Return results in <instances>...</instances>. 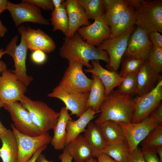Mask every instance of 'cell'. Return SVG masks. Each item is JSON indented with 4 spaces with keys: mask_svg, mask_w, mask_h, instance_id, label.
<instances>
[{
    "mask_svg": "<svg viewBox=\"0 0 162 162\" xmlns=\"http://www.w3.org/2000/svg\"><path fill=\"white\" fill-rule=\"evenodd\" d=\"M86 162H97V160L94 158L92 157Z\"/></svg>",
    "mask_w": 162,
    "mask_h": 162,
    "instance_id": "db71d44e",
    "label": "cell"
},
{
    "mask_svg": "<svg viewBox=\"0 0 162 162\" xmlns=\"http://www.w3.org/2000/svg\"><path fill=\"white\" fill-rule=\"evenodd\" d=\"M10 126L17 143V162H27L39 148L50 143L52 137L48 132L37 136H31L19 132L13 124Z\"/></svg>",
    "mask_w": 162,
    "mask_h": 162,
    "instance_id": "9c48e42d",
    "label": "cell"
},
{
    "mask_svg": "<svg viewBox=\"0 0 162 162\" xmlns=\"http://www.w3.org/2000/svg\"><path fill=\"white\" fill-rule=\"evenodd\" d=\"M148 37L153 46L162 49V36L158 32H153L148 34Z\"/></svg>",
    "mask_w": 162,
    "mask_h": 162,
    "instance_id": "60d3db41",
    "label": "cell"
},
{
    "mask_svg": "<svg viewBox=\"0 0 162 162\" xmlns=\"http://www.w3.org/2000/svg\"><path fill=\"white\" fill-rule=\"evenodd\" d=\"M8 31V29L3 25L0 19V37H4Z\"/></svg>",
    "mask_w": 162,
    "mask_h": 162,
    "instance_id": "681fc988",
    "label": "cell"
},
{
    "mask_svg": "<svg viewBox=\"0 0 162 162\" xmlns=\"http://www.w3.org/2000/svg\"><path fill=\"white\" fill-rule=\"evenodd\" d=\"M134 99L130 95L113 90L105 96L100 107V115L94 122L98 125L108 120L131 123Z\"/></svg>",
    "mask_w": 162,
    "mask_h": 162,
    "instance_id": "7a4b0ae2",
    "label": "cell"
},
{
    "mask_svg": "<svg viewBox=\"0 0 162 162\" xmlns=\"http://www.w3.org/2000/svg\"><path fill=\"white\" fill-rule=\"evenodd\" d=\"M135 14L133 7L129 5L123 16L118 24L110 28L111 34L110 38L118 37L135 25Z\"/></svg>",
    "mask_w": 162,
    "mask_h": 162,
    "instance_id": "f1b7e54d",
    "label": "cell"
},
{
    "mask_svg": "<svg viewBox=\"0 0 162 162\" xmlns=\"http://www.w3.org/2000/svg\"><path fill=\"white\" fill-rule=\"evenodd\" d=\"M92 77L93 82L89 94L87 108L90 107L98 113L100 112V107L105 97V88L103 83L98 76L92 74Z\"/></svg>",
    "mask_w": 162,
    "mask_h": 162,
    "instance_id": "4316f807",
    "label": "cell"
},
{
    "mask_svg": "<svg viewBox=\"0 0 162 162\" xmlns=\"http://www.w3.org/2000/svg\"><path fill=\"white\" fill-rule=\"evenodd\" d=\"M2 107H3V104L2 103V102L1 100V99L0 98V108Z\"/></svg>",
    "mask_w": 162,
    "mask_h": 162,
    "instance_id": "11a10c76",
    "label": "cell"
},
{
    "mask_svg": "<svg viewBox=\"0 0 162 162\" xmlns=\"http://www.w3.org/2000/svg\"><path fill=\"white\" fill-rule=\"evenodd\" d=\"M98 113L88 107L76 120H70L66 127V135L65 146L80 134L85 131L88 123L96 116Z\"/></svg>",
    "mask_w": 162,
    "mask_h": 162,
    "instance_id": "7402d4cb",
    "label": "cell"
},
{
    "mask_svg": "<svg viewBox=\"0 0 162 162\" xmlns=\"http://www.w3.org/2000/svg\"><path fill=\"white\" fill-rule=\"evenodd\" d=\"M159 74L153 70L145 60L137 74L136 94L140 96L154 89L162 80Z\"/></svg>",
    "mask_w": 162,
    "mask_h": 162,
    "instance_id": "d6986e66",
    "label": "cell"
},
{
    "mask_svg": "<svg viewBox=\"0 0 162 162\" xmlns=\"http://www.w3.org/2000/svg\"><path fill=\"white\" fill-rule=\"evenodd\" d=\"M128 5V0H111L104 15L105 22L110 28L118 24Z\"/></svg>",
    "mask_w": 162,
    "mask_h": 162,
    "instance_id": "484cf974",
    "label": "cell"
},
{
    "mask_svg": "<svg viewBox=\"0 0 162 162\" xmlns=\"http://www.w3.org/2000/svg\"><path fill=\"white\" fill-rule=\"evenodd\" d=\"M6 54L4 50V51L2 49H0V75L2 72L7 69L6 64L3 61L1 60L2 56Z\"/></svg>",
    "mask_w": 162,
    "mask_h": 162,
    "instance_id": "bcb514c9",
    "label": "cell"
},
{
    "mask_svg": "<svg viewBox=\"0 0 162 162\" xmlns=\"http://www.w3.org/2000/svg\"><path fill=\"white\" fill-rule=\"evenodd\" d=\"M63 152L59 156V159L61 162H72L73 159L71 156L64 149H63Z\"/></svg>",
    "mask_w": 162,
    "mask_h": 162,
    "instance_id": "7bdbcfd3",
    "label": "cell"
},
{
    "mask_svg": "<svg viewBox=\"0 0 162 162\" xmlns=\"http://www.w3.org/2000/svg\"><path fill=\"white\" fill-rule=\"evenodd\" d=\"M134 30L131 27L121 35L115 38H109L104 40L97 48L107 53L109 63L106 66L110 71L117 72L122 57L127 50L130 37Z\"/></svg>",
    "mask_w": 162,
    "mask_h": 162,
    "instance_id": "52a82bcc",
    "label": "cell"
},
{
    "mask_svg": "<svg viewBox=\"0 0 162 162\" xmlns=\"http://www.w3.org/2000/svg\"><path fill=\"white\" fill-rule=\"evenodd\" d=\"M82 7L88 20H95L104 14L102 0H77Z\"/></svg>",
    "mask_w": 162,
    "mask_h": 162,
    "instance_id": "1f68e13d",
    "label": "cell"
},
{
    "mask_svg": "<svg viewBox=\"0 0 162 162\" xmlns=\"http://www.w3.org/2000/svg\"><path fill=\"white\" fill-rule=\"evenodd\" d=\"M93 68L84 70L86 73H91L98 76L103 83L105 88V96L108 95L124 79L121 77L117 72L110 71L103 68L99 60L91 61Z\"/></svg>",
    "mask_w": 162,
    "mask_h": 162,
    "instance_id": "ffe728a7",
    "label": "cell"
},
{
    "mask_svg": "<svg viewBox=\"0 0 162 162\" xmlns=\"http://www.w3.org/2000/svg\"><path fill=\"white\" fill-rule=\"evenodd\" d=\"M104 15L96 18L93 23L88 26H82L76 31L89 45L98 46L110 37V28L105 22Z\"/></svg>",
    "mask_w": 162,
    "mask_h": 162,
    "instance_id": "9a60e30c",
    "label": "cell"
},
{
    "mask_svg": "<svg viewBox=\"0 0 162 162\" xmlns=\"http://www.w3.org/2000/svg\"><path fill=\"white\" fill-rule=\"evenodd\" d=\"M24 28L22 26L18 28V31L21 35L20 44L16 45L18 37L15 36L8 44L4 51L14 60L15 69L12 72L20 81L27 86L32 81L33 78L28 76L26 72V60L28 49L23 35Z\"/></svg>",
    "mask_w": 162,
    "mask_h": 162,
    "instance_id": "5b68a950",
    "label": "cell"
},
{
    "mask_svg": "<svg viewBox=\"0 0 162 162\" xmlns=\"http://www.w3.org/2000/svg\"><path fill=\"white\" fill-rule=\"evenodd\" d=\"M8 1L7 0H0V14L7 9Z\"/></svg>",
    "mask_w": 162,
    "mask_h": 162,
    "instance_id": "c3c4849f",
    "label": "cell"
},
{
    "mask_svg": "<svg viewBox=\"0 0 162 162\" xmlns=\"http://www.w3.org/2000/svg\"><path fill=\"white\" fill-rule=\"evenodd\" d=\"M45 10H53L54 7L52 0H24Z\"/></svg>",
    "mask_w": 162,
    "mask_h": 162,
    "instance_id": "8d00e7d4",
    "label": "cell"
},
{
    "mask_svg": "<svg viewBox=\"0 0 162 162\" xmlns=\"http://www.w3.org/2000/svg\"><path fill=\"white\" fill-rule=\"evenodd\" d=\"M89 94L67 90L57 86L48 96L61 100L71 112L70 115H74L79 117L87 109Z\"/></svg>",
    "mask_w": 162,
    "mask_h": 162,
    "instance_id": "5bb4252c",
    "label": "cell"
},
{
    "mask_svg": "<svg viewBox=\"0 0 162 162\" xmlns=\"http://www.w3.org/2000/svg\"><path fill=\"white\" fill-rule=\"evenodd\" d=\"M64 149L75 162H86L93 157L91 148L83 136L81 134L70 142Z\"/></svg>",
    "mask_w": 162,
    "mask_h": 162,
    "instance_id": "44dd1931",
    "label": "cell"
},
{
    "mask_svg": "<svg viewBox=\"0 0 162 162\" xmlns=\"http://www.w3.org/2000/svg\"><path fill=\"white\" fill-rule=\"evenodd\" d=\"M65 106L62 107L57 122L53 128L54 135L50 143L56 150L63 149L65 146L66 127L69 121L72 120Z\"/></svg>",
    "mask_w": 162,
    "mask_h": 162,
    "instance_id": "cb8c5ba5",
    "label": "cell"
},
{
    "mask_svg": "<svg viewBox=\"0 0 162 162\" xmlns=\"http://www.w3.org/2000/svg\"><path fill=\"white\" fill-rule=\"evenodd\" d=\"M47 147V145L44 146L40 147L34 153L27 162H36L39 155Z\"/></svg>",
    "mask_w": 162,
    "mask_h": 162,
    "instance_id": "ee69618b",
    "label": "cell"
},
{
    "mask_svg": "<svg viewBox=\"0 0 162 162\" xmlns=\"http://www.w3.org/2000/svg\"><path fill=\"white\" fill-rule=\"evenodd\" d=\"M31 58L34 63L41 64L45 62L47 57L45 52L41 50H37L32 52L31 55Z\"/></svg>",
    "mask_w": 162,
    "mask_h": 162,
    "instance_id": "f35d334b",
    "label": "cell"
},
{
    "mask_svg": "<svg viewBox=\"0 0 162 162\" xmlns=\"http://www.w3.org/2000/svg\"><path fill=\"white\" fill-rule=\"evenodd\" d=\"M54 7V9L57 10L59 9L64 3L65 1L64 0H52Z\"/></svg>",
    "mask_w": 162,
    "mask_h": 162,
    "instance_id": "7dc6e473",
    "label": "cell"
},
{
    "mask_svg": "<svg viewBox=\"0 0 162 162\" xmlns=\"http://www.w3.org/2000/svg\"><path fill=\"white\" fill-rule=\"evenodd\" d=\"M68 62V66L58 86L67 90L89 93L93 79L85 74L83 65L76 61H69Z\"/></svg>",
    "mask_w": 162,
    "mask_h": 162,
    "instance_id": "8992f818",
    "label": "cell"
},
{
    "mask_svg": "<svg viewBox=\"0 0 162 162\" xmlns=\"http://www.w3.org/2000/svg\"><path fill=\"white\" fill-rule=\"evenodd\" d=\"M65 6L69 21L67 37H70L80 28L88 26L91 23L77 0H66L65 1Z\"/></svg>",
    "mask_w": 162,
    "mask_h": 162,
    "instance_id": "ac0fdd59",
    "label": "cell"
},
{
    "mask_svg": "<svg viewBox=\"0 0 162 162\" xmlns=\"http://www.w3.org/2000/svg\"><path fill=\"white\" fill-rule=\"evenodd\" d=\"M7 9L9 11L16 26L26 22L50 25L49 20L43 16L40 8L24 0H22L19 4L13 3L8 1Z\"/></svg>",
    "mask_w": 162,
    "mask_h": 162,
    "instance_id": "30bf717a",
    "label": "cell"
},
{
    "mask_svg": "<svg viewBox=\"0 0 162 162\" xmlns=\"http://www.w3.org/2000/svg\"><path fill=\"white\" fill-rule=\"evenodd\" d=\"M145 61L153 70L160 74L162 71V49L153 46Z\"/></svg>",
    "mask_w": 162,
    "mask_h": 162,
    "instance_id": "d590c367",
    "label": "cell"
},
{
    "mask_svg": "<svg viewBox=\"0 0 162 162\" xmlns=\"http://www.w3.org/2000/svg\"><path fill=\"white\" fill-rule=\"evenodd\" d=\"M135 11V24L148 34L162 32V0H128Z\"/></svg>",
    "mask_w": 162,
    "mask_h": 162,
    "instance_id": "3957f363",
    "label": "cell"
},
{
    "mask_svg": "<svg viewBox=\"0 0 162 162\" xmlns=\"http://www.w3.org/2000/svg\"><path fill=\"white\" fill-rule=\"evenodd\" d=\"M103 153L113 158L116 162H125L130 154L128 145L124 140L106 146Z\"/></svg>",
    "mask_w": 162,
    "mask_h": 162,
    "instance_id": "f546056e",
    "label": "cell"
},
{
    "mask_svg": "<svg viewBox=\"0 0 162 162\" xmlns=\"http://www.w3.org/2000/svg\"><path fill=\"white\" fill-rule=\"evenodd\" d=\"M7 129L2 123L0 120V136Z\"/></svg>",
    "mask_w": 162,
    "mask_h": 162,
    "instance_id": "f5cc1de1",
    "label": "cell"
},
{
    "mask_svg": "<svg viewBox=\"0 0 162 162\" xmlns=\"http://www.w3.org/2000/svg\"><path fill=\"white\" fill-rule=\"evenodd\" d=\"M137 74L127 75L117 86V90L120 92L131 95L136 94L137 88Z\"/></svg>",
    "mask_w": 162,
    "mask_h": 162,
    "instance_id": "e575fe53",
    "label": "cell"
},
{
    "mask_svg": "<svg viewBox=\"0 0 162 162\" xmlns=\"http://www.w3.org/2000/svg\"><path fill=\"white\" fill-rule=\"evenodd\" d=\"M0 140L2 142L0 158L2 162H17L18 145L12 130L7 129L0 136Z\"/></svg>",
    "mask_w": 162,
    "mask_h": 162,
    "instance_id": "d4e9b609",
    "label": "cell"
},
{
    "mask_svg": "<svg viewBox=\"0 0 162 162\" xmlns=\"http://www.w3.org/2000/svg\"><path fill=\"white\" fill-rule=\"evenodd\" d=\"M152 121L162 125V103L161 102L156 109L147 117Z\"/></svg>",
    "mask_w": 162,
    "mask_h": 162,
    "instance_id": "74e56055",
    "label": "cell"
},
{
    "mask_svg": "<svg viewBox=\"0 0 162 162\" xmlns=\"http://www.w3.org/2000/svg\"><path fill=\"white\" fill-rule=\"evenodd\" d=\"M99 125L106 146L124 140L122 128L118 122L108 120Z\"/></svg>",
    "mask_w": 162,
    "mask_h": 162,
    "instance_id": "83f0119b",
    "label": "cell"
},
{
    "mask_svg": "<svg viewBox=\"0 0 162 162\" xmlns=\"http://www.w3.org/2000/svg\"><path fill=\"white\" fill-rule=\"evenodd\" d=\"M84 133L83 136L92 150L93 157L97 158L106 146L99 125L90 122Z\"/></svg>",
    "mask_w": 162,
    "mask_h": 162,
    "instance_id": "603a6c76",
    "label": "cell"
},
{
    "mask_svg": "<svg viewBox=\"0 0 162 162\" xmlns=\"http://www.w3.org/2000/svg\"><path fill=\"white\" fill-rule=\"evenodd\" d=\"M153 47L148 33L137 26L130 37L124 55L126 57L142 58L146 60Z\"/></svg>",
    "mask_w": 162,
    "mask_h": 162,
    "instance_id": "2e32d148",
    "label": "cell"
},
{
    "mask_svg": "<svg viewBox=\"0 0 162 162\" xmlns=\"http://www.w3.org/2000/svg\"><path fill=\"white\" fill-rule=\"evenodd\" d=\"M60 49L61 57L69 61H76L88 69L93 68L90 60H102L107 64L109 58L107 52L89 45L84 41L77 32L70 37H65Z\"/></svg>",
    "mask_w": 162,
    "mask_h": 162,
    "instance_id": "6da1fadb",
    "label": "cell"
},
{
    "mask_svg": "<svg viewBox=\"0 0 162 162\" xmlns=\"http://www.w3.org/2000/svg\"><path fill=\"white\" fill-rule=\"evenodd\" d=\"M27 91V86L12 70L7 69L0 75V98L4 104L20 101Z\"/></svg>",
    "mask_w": 162,
    "mask_h": 162,
    "instance_id": "8fae6325",
    "label": "cell"
},
{
    "mask_svg": "<svg viewBox=\"0 0 162 162\" xmlns=\"http://www.w3.org/2000/svg\"><path fill=\"white\" fill-rule=\"evenodd\" d=\"M125 162H146L144 159L141 148L138 147L130 154Z\"/></svg>",
    "mask_w": 162,
    "mask_h": 162,
    "instance_id": "b9f144b4",
    "label": "cell"
},
{
    "mask_svg": "<svg viewBox=\"0 0 162 162\" xmlns=\"http://www.w3.org/2000/svg\"><path fill=\"white\" fill-rule=\"evenodd\" d=\"M97 158V162H116L110 157L103 153L101 154Z\"/></svg>",
    "mask_w": 162,
    "mask_h": 162,
    "instance_id": "f6af8a7d",
    "label": "cell"
},
{
    "mask_svg": "<svg viewBox=\"0 0 162 162\" xmlns=\"http://www.w3.org/2000/svg\"><path fill=\"white\" fill-rule=\"evenodd\" d=\"M141 150L146 162H160L155 149Z\"/></svg>",
    "mask_w": 162,
    "mask_h": 162,
    "instance_id": "ab89813d",
    "label": "cell"
},
{
    "mask_svg": "<svg viewBox=\"0 0 162 162\" xmlns=\"http://www.w3.org/2000/svg\"><path fill=\"white\" fill-rule=\"evenodd\" d=\"M36 162H53V161L47 160L45 155L41 153L38 157Z\"/></svg>",
    "mask_w": 162,
    "mask_h": 162,
    "instance_id": "f907efd6",
    "label": "cell"
},
{
    "mask_svg": "<svg viewBox=\"0 0 162 162\" xmlns=\"http://www.w3.org/2000/svg\"><path fill=\"white\" fill-rule=\"evenodd\" d=\"M155 150L157 154H158L159 156L160 162H162V145L156 147L155 148Z\"/></svg>",
    "mask_w": 162,
    "mask_h": 162,
    "instance_id": "816d5d0a",
    "label": "cell"
},
{
    "mask_svg": "<svg viewBox=\"0 0 162 162\" xmlns=\"http://www.w3.org/2000/svg\"><path fill=\"white\" fill-rule=\"evenodd\" d=\"M142 149H155L162 145V125H158L152 130L140 143Z\"/></svg>",
    "mask_w": 162,
    "mask_h": 162,
    "instance_id": "836d02e7",
    "label": "cell"
},
{
    "mask_svg": "<svg viewBox=\"0 0 162 162\" xmlns=\"http://www.w3.org/2000/svg\"><path fill=\"white\" fill-rule=\"evenodd\" d=\"M10 113L16 129L20 133L31 136L42 134L32 122L29 113L18 101L4 104Z\"/></svg>",
    "mask_w": 162,
    "mask_h": 162,
    "instance_id": "7c38bea8",
    "label": "cell"
},
{
    "mask_svg": "<svg viewBox=\"0 0 162 162\" xmlns=\"http://www.w3.org/2000/svg\"><path fill=\"white\" fill-rule=\"evenodd\" d=\"M23 35L28 49L31 51L40 50L49 53L55 49L56 44L53 39L40 29L25 27Z\"/></svg>",
    "mask_w": 162,
    "mask_h": 162,
    "instance_id": "e0dca14e",
    "label": "cell"
},
{
    "mask_svg": "<svg viewBox=\"0 0 162 162\" xmlns=\"http://www.w3.org/2000/svg\"><path fill=\"white\" fill-rule=\"evenodd\" d=\"M50 20L53 26L54 31L60 30L65 37L67 36L69 21L65 8V2L59 9H53L51 14Z\"/></svg>",
    "mask_w": 162,
    "mask_h": 162,
    "instance_id": "4dcf8cb0",
    "label": "cell"
},
{
    "mask_svg": "<svg viewBox=\"0 0 162 162\" xmlns=\"http://www.w3.org/2000/svg\"><path fill=\"white\" fill-rule=\"evenodd\" d=\"M125 57L121 61V68L119 74L123 78L129 75L137 74L145 61L142 58Z\"/></svg>",
    "mask_w": 162,
    "mask_h": 162,
    "instance_id": "d6a6232c",
    "label": "cell"
},
{
    "mask_svg": "<svg viewBox=\"0 0 162 162\" xmlns=\"http://www.w3.org/2000/svg\"><path fill=\"white\" fill-rule=\"evenodd\" d=\"M118 122L121 127L124 140L128 145L130 154L137 148L152 130L159 125L147 118L137 123Z\"/></svg>",
    "mask_w": 162,
    "mask_h": 162,
    "instance_id": "4fadbf2b",
    "label": "cell"
},
{
    "mask_svg": "<svg viewBox=\"0 0 162 162\" xmlns=\"http://www.w3.org/2000/svg\"><path fill=\"white\" fill-rule=\"evenodd\" d=\"M29 113L34 124L42 133L53 129L57 122L59 112L45 103L34 100L24 95L19 101Z\"/></svg>",
    "mask_w": 162,
    "mask_h": 162,
    "instance_id": "277c9868",
    "label": "cell"
},
{
    "mask_svg": "<svg viewBox=\"0 0 162 162\" xmlns=\"http://www.w3.org/2000/svg\"><path fill=\"white\" fill-rule=\"evenodd\" d=\"M162 100V80L149 92L134 99L132 123L140 122L158 107Z\"/></svg>",
    "mask_w": 162,
    "mask_h": 162,
    "instance_id": "ba28073f",
    "label": "cell"
}]
</instances>
